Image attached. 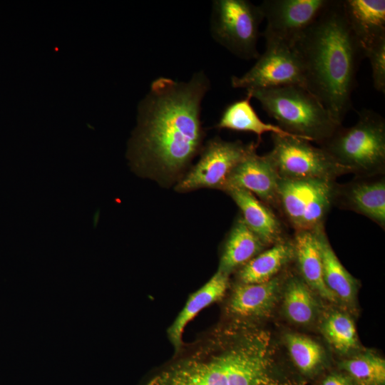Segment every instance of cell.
<instances>
[{
  "instance_id": "cell-13",
  "label": "cell",
  "mask_w": 385,
  "mask_h": 385,
  "mask_svg": "<svg viewBox=\"0 0 385 385\" xmlns=\"http://www.w3.org/2000/svg\"><path fill=\"white\" fill-rule=\"evenodd\" d=\"M332 205L362 215L385 228V176H356L349 183H334Z\"/></svg>"
},
{
  "instance_id": "cell-11",
  "label": "cell",
  "mask_w": 385,
  "mask_h": 385,
  "mask_svg": "<svg viewBox=\"0 0 385 385\" xmlns=\"http://www.w3.org/2000/svg\"><path fill=\"white\" fill-rule=\"evenodd\" d=\"M330 0H264L259 6L266 21L267 41L292 47Z\"/></svg>"
},
{
  "instance_id": "cell-27",
  "label": "cell",
  "mask_w": 385,
  "mask_h": 385,
  "mask_svg": "<svg viewBox=\"0 0 385 385\" xmlns=\"http://www.w3.org/2000/svg\"><path fill=\"white\" fill-rule=\"evenodd\" d=\"M370 62L372 80L374 88L381 93H385V38H383L364 53Z\"/></svg>"
},
{
  "instance_id": "cell-8",
  "label": "cell",
  "mask_w": 385,
  "mask_h": 385,
  "mask_svg": "<svg viewBox=\"0 0 385 385\" xmlns=\"http://www.w3.org/2000/svg\"><path fill=\"white\" fill-rule=\"evenodd\" d=\"M335 182L279 179L278 210L295 232L324 226Z\"/></svg>"
},
{
  "instance_id": "cell-12",
  "label": "cell",
  "mask_w": 385,
  "mask_h": 385,
  "mask_svg": "<svg viewBox=\"0 0 385 385\" xmlns=\"http://www.w3.org/2000/svg\"><path fill=\"white\" fill-rule=\"evenodd\" d=\"M280 277L257 284L237 282L221 300L222 319L260 324L274 308L282 287Z\"/></svg>"
},
{
  "instance_id": "cell-20",
  "label": "cell",
  "mask_w": 385,
  "mask_h": 385,
  "mask_svg": "<svg viewBox=\"0 0 385 385\" xmlns=\"http://www.w3.org/2000/svg\"><path fill=\"white\" fill-rule=\"evenodd\" d=\"M265 247L240 216L235 222L226 239L217 271L230 275L262 252Z\"/></svg>"
},
{
  "instance_id": "cell-17",
  "label": "cell",
  "mask_w": 385,
  "mask_h": 385,
  "mask_svg": "<svg viewBox=\"0 0 385 385\" xmlns=\"http://www.w3.org/2000/svg\"><path fill=\"white\" fill-rule=\"evenodd\" d=\"M229 276L217 271L203 286L189 296L185 306L167 329V336L174 351L184 343L183 333L188 323L202 309L223 299L230 287Z\"/></svg>"
},
{
  "instance_id": "cell-10",
  "label": "cell",
  "mask_w": 385,
  "mask_h": 385,
  "mask_svg": "<svg viewBox=\"0 0 385 385\" xmlns=\"http://www.w3.org/2000/svg\"><path fill=\"white\" fill-rule=\"evenodd\" d=\"M265 42V51L254 66L242 76L231 77L232 86L247 91L290 85L304 88L302 63L293 47L277 41Z\"/></svg>"
},
{
  "instance_id": "cell-26",
  "label": "cell",
  "mask_w": 385,
  "mask_h": 385,
  "mask_svg": "<svg viewBox=\"0 0 385 385\" xmlns=\"http://www.w3.org/2000/svg\"><path fill=\"white\" fill-rule=\"evenodd\" d=\"M340 366L356 385H384L385 383V361L374 354L356 355L342 361Z\"/></svg>"
},
{
  "instance_id": "cell-21",
  "label": "cell",
  "mask_w": 385,
  "mask_h": 385,
  "mask_svg": "<svg viewBox=\"0 0 385 385\" xmlns=\"http://www.w3.org/2000/svg\"><path fill=\"white\" fill-rule=\"evenodd\" d=\"M320 252L324 282L337 299L352 302L356 294V280L342 265L334 252L324 226L314 230Z\"/></svg>"
},
{
  "instance_id": "cell-2",
  "label": "cell",
  "mask_w": 385,
  "mask_h": 385,
  "mask_svg": "<svg viewBox=\"0 0 385 385\" xmlns=\"http://www.w3.org/2000/svg\"><path fill=\"white\" fill-rule=\"evenodd\" d=\"M210 82L204 71L188 81L159 77L138 108L134 152L138 164L167 178L180 173L202 150L201 103Z\"/></svg>"
},
{
  "instance_id": "cell-3",
  "label": "cell",
  "mask_w": 385,
  "mask_h": 385,
  "mask_svg": "<svg viewBox=\"0 0 385 385\" xmlns=\"http://www.w3.org/2000/svg\"><path fill=\"white\" fill-rule=\"evenodd\" d=\"M292 47L302 63L304 88L342 124L351 108L359 63L364 58L342 0H330Z\"/></svg>"
},
{
  "instance_id": "cell-23",
  "label": "cell",
  "mask_w": 385,
  "mask_h": 385,
  "mask_svg": "<svg viewBox=\"0 0 385 385\" xmlns=\"http://www.w3.org/2000/svg\"><path fill=\"white\" fill-rule=\"evenodd\" d=\"M282 289L283 308L287 317L300 325L312 322L317 313V303L313 291L301 277H289Z\"/></svg>"
},
{
  "instance_id": "cell-22",
  "label": "cell",
  "mask_w": 385,
  "mask_h": 385,
  "mask_svg": "<svg viewBox=\"0 0 385 385\" xmlns=\"http://www.w3.org/2000/svg\"><path fill=\"white\" fill-rule=\"evenodd\" d=\"M252 98L247 93L245 98L228 105L215 127L217 129L252 133L257 135L259 140H261L262 136L265 133L300 138L284 130L277 125L267 123L262 120L251 104Z\"/></svg>"
},
{
  "instance_id": "cell-4",
  "label": "cell",
  "mask_w": 385,
  "mask_h": 385,
  "mask_svg": "<svg viewBox=\"0 0 385 385\" xmlns=\"http://www.w3.org/2000/svg\"><path fill=\"white\" fill-rule=\"evenodd\" d=\"M284 130L319 145L342 125L305 88L290 85L247 91Z\"/></svg>"
},
{
  "instance_id": "cell-18",
  "label": "cell",
  "mask_w": 385,
  "mask_h": 385,
  "mask_svg": "<svg viewBox=\"0 0 385 385\" xmlns=\"http://www.w3.org/2000/svg\"><path fill=\"white\" fill-rule=\"evenodd\" d=\"M294 260L292 238L285 239L263 250L237 270V282L257 284L268 282L277 276Z\"/></svg>"
},
{
  "instance_id": "cell-5",
  "label": "cell",
  "mask_w": 385,
  "mask_h": 385,
  "mask_svg": "<svg viewBox=\"0 0 385 385\" xmlns=\"http://www.w3.org/2000/svg\"><path fill=\"white\" fill-rule=\"evenodd\" d=\"M358 114L354 125H342L319 146L356 176L384 174V118L369 109H363Z\"/></svg>"
},
{
  "instance_id": "cell-24",
  "label": "cell",
  "mask_w": 385,
  "mask_h": 385,
  "mask_svg": "<svg viewBox=\"0 0 385 385\" xmlns=\"http://www.w3.org/2000/svg\"><path fill=\"white\" fill-rule=\"evenodd\" d=\"M285 344L292 361L303 374H313L322 365L324 351L314 340L302 334L288 333L285 335Z\"/></svg>"
},
{
  "instance_id": "cell-6",
  "label": "cell",
  "mask_w": 385,
  "mask_h": 385,
  "mask_svg": "<svg viewBox=\"0 0 385 385\" xmlns=\"http://www.w3.org/2000/svg\"><path fill=\"white\" fill-rule=\"evenodd\" d=\"M210 19L215 41L240 58L260 56L257 42L264 16L259 5L247 0H215Z\"/></svg>"
},
{
  "instance_id": "cell-19",
  "label": "cell",
  "mask_w": 385,
  "mask_h": 385,
  "mask_svg": "<svg viewBox=\"0 0 385 385\" xmlns=\"http://www.w3.org/2000/svg\"><path fill=\"white\" fill-rule=\"evenodd\" d=\"M292 241L294 260L297 262L301 278L322 298L331 302L336 301V297L324 282L322 259L314 231H297Z\"/></svg>"
},
{
  "instance_id": "cell-16",
  "label": "cell",
  "mask_w": 385,
  "mask_h": 385,
  "mask_svg": "<svg viewBox=\"0 0 385 385\" xmlns=\"http://www.w3.org/2000/svg\"><path fill=\"white\" fill-rule=\"evenodd\" d=\"M238 206L247 226L263 244L272 246L285 239L284 227L273 210L260 201L252 192L242 188L225 190Z\"/></svg>"
},
{
  "instance_id": "cell-14",
  "label": "cell",
  "mask_w": 385,
  "mask_h": 385,
  "mask_svg": "<svg viewBox=\"0 0 385 385\" xmlns=\"http://www.w3.org/2000/svg\"><path fill=\"white\" fill-rule=\"evenodd\" d=\"M279 181L267 155H259L255 150L234 168L223 191L232 188L245 189L272 210H278Z\"/></svg>"
},
{
  "instance_id": "cell-28",
  "label": "cell",
  "mask_w": 385,
  "mask_h": 385,
  "mask_svg": "<svg viewBox=\"0 0 385 385\" xmlns=\"http://www.w3.org/2000/svg\"><path fill=\"white\" fill-rule=\"evenodd\" d=\"M322 385H356L348 374L334 373L328 375Z\"/></svg>"
},
{
  "instance_id": "cell-25",
  "label": "cell",
  "mask_w": 385,
  "mask_h": 385,
  "mask_svg": "<svg viewBox=\"0 0 385 385\" xmlns=\"http://www.w3.org/2000/svg\"><path fill=\"white\" fill-rule=\"evenodd\" d=\"M322 331L329 344L337 351L346 354L358 346L356 329L346 314L335 312L323 322Z\"/></svg>"
},
{
  "instance_id": "cell-1",
  "label": "cell",
  "mask_w": 385,
  "mask_h": 385,
  "mask_svg": "<svg viewBox=\"0 0 385 385\" xmlns=\"http://www.w3.org/2000/svg\"><path fill=\"white\" fill-rule=\"evenodd\" d=\"M140 385H304L260 324L220 321L183 343Z\"/></svg>"
},
{
  "instance_id": "cell-7",
  "label": "cell",
  "mask_w": 385,
  "mask_h": 385,
  "mask_svg": "<svg viewBox=\"0 0 385 385\" xmlns=\"http://www.w3.org/2000/svg\"><path fill=\"white\" fill-rule=\"evenodd\" d=\"M272 148L266 154L279 179L336 181L349 170L324 149L310 141L272 134Z\"/></svg>"
},
{
  "instance_id": "cell-9",
  "label": "cell",
  "mask_w": 385,
  "mask_h": 385,
  "mask_svg": "<svg viewBox=\"0 0 385 385\" xmlns=\"http://www.w3.org/2000/svg\"><path fill=\"white\" fill-rule=\"evenodd\" d=\"M256 148L254 143L211 139L202 148L197 163L178 183L175 190L181 192L202 188L223 190L234 168Z\"/></svg>"
},
{
  "instance_id": "cell-15",
  "label": "cell",
  "mask_w": 385,
  "mask_h": 385,
  "mask_svg": "<svg viewBox=\"0 0 385 385\" xmlns=\"http://www.w3.org/2000/svg\"><path fill=\"white\" fill-rule=\"evenodd\" d=\"M349 26L365 52L379 41L385 38L384 0H342Z\"/></svg>"
}]
</instances>
